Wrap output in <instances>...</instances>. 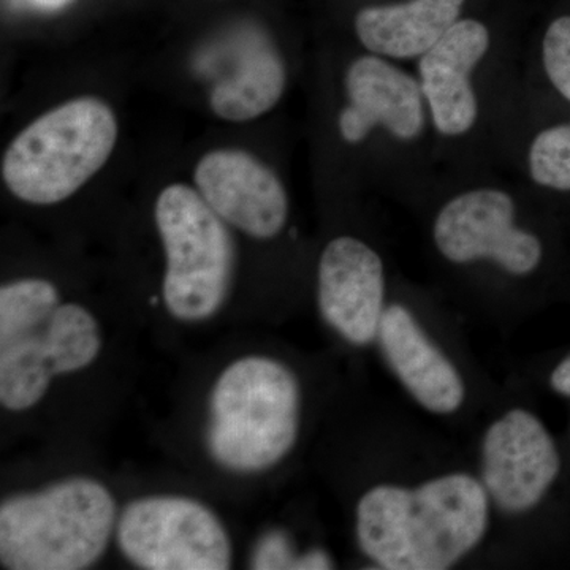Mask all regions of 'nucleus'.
I'll use <instances>...</instances> for the list:
<instances>
[{"label": "nucleus", "mask_w": 570, "mask_h": 570, "mask_svg": "<svg viewBox=\"0 0 570 570\" xmlns=\"http://www.w3.org/2000/svg\"><path fill=\"white\" fill-rule=\"evenodd\" d=\"M489 524L487 490L468 474L417 490L381 485L356 508L363 553L382 569L444 570L474 549Z\"/></svg>", "instance_id": "nucleus-1"}, {"label": "nucleus", "mask_w": 570, "mask_h": 570, "mask_svg": "<svg viewBox=\"0 0 570 570\" xmlns=\"http://www.w3.org/2000/svg\"><path fill=\"white\" fill-rule=\"evenodd\" d=\"M299 407L298 379L283 363L261 355L235 360L209 393V455L236 474L276 466L298 438Z\"/></svg>", "instance_id": "nucleus-2"}, {"label": "nucleus", "mask_w": 570, "mask_h": 570, "mask_svg": "<svg viewBox=\"0 0 570 570\" xmlns=\"http://www.w3.org/2000/svg\"><path fill=\"white\" fill-rule=\"evenodd\" d=\"M104 483L71 478L18 493L0 505V562L11 570H81L104 557L116 531Z\"/></svg>", "instance_id": "nucleus-3"}, {"label": "nucleus", "mask_w": 570, "mask_h": 570, "mask_svg": "<svg viewBox=\"0 0 570 570\" xmlns=\"http://www.w3.org/2000/svg\"><path fill=\"white\" fill-rule=\"evenodd\" d=\"M116 140L118 122L104 100H70L41 115L11 141L3 156V181L26 204H59L99 174Z\"/></svg>", "instance_id": "nucleus-4"}, {"label": "nucleus", "mask_w": 570, "mask_h": 570, "mask_svg": "<svg viewBox=\"0 0 570 570\" xmlns=\"http://www.w3.org/2000/svg\"><path fill=\"white\" fill-rule=\"evenodd\" d=\"M156 224L167 257L163 295L168 313L181 322L213 317L234 276L235 247L227 223L198 190L176 183L157 197Z\"/></svg>", "instance_id": "nucleus-5"}, {"label": "nucleus", "mask_w": 570, "mask_h": 570, "mask_svg": "<svg viewBox=\"0 0 570 570\" xmlns=\"http://www.w3.org/2000/svg\"><path fill=\"white\" fill-rule=\"evenodd\" d=\"M119 550L146 570L232 568L230 535L204 502L176 494L134 499L116 523Z\"/></svg>", "instance_id": "nucleus-6"}, {"label": "nucleus", "mask_w": 570, "mask_h": 570, "mask_svg": "<svg viewBox=\"0 0 570 570\" xmlns=\"http://www.w3.org/2000/svg\"><path fill=\"white\" fill-rule=\"evenodd\" d=\"M100 351L96 317L77 303H61L31 332L0 343V403L28 411L47 395L52 377L85 370Z\"/></svg>", "instance_id": "nucleus-7"}, {"label": "nucleus", "mask_w": 570, "mask_h": 570, "mask_svg": "<svg viewBox=\"0 0 570 570\" xmlns=\"http://www.w3.org/2000/svg\"><path fill=\"white\" fill-rule=\"evenodd\" d=\"M515 216V202L504 190H468L439 212L434 243L453 264L490 258L510 275H528L540 264L542 245L517 227Z\"/></svg>", "instance_id": "nucleus-8"}, {"label": "nucleus", "mask_w": 570, "mask_h": 570, "mask_svg": "<svg viewBox=\"0 0 570 570\" xmlns=\"http://www.w3.org/2000/svg\"><path fill=\"white\" fill-rule=\"evenodd\" d=\"M195 184L225 223L257 239L275 238L288 217V198L272 168L242 149L205 154Z\"/></svg>", "instance_id": "nucleus-9"}, {"label": "nucleus", "mask_w": 570, "mask_h": 570, "mask_svg": "<svg viewBox=\"0 0 570 570\" xmlns=\"http://www.w3.org/2000/svg\"><path fill=\"white\" fill-rule=\"evenodd\" d=\"M549 431L530 412L510 411L483 442V483L499 508L524 512L543 498L560 472Z\"/></svg>", "instance_id": "nucleus-10"}, {"label": "nucleus", "mask_w": 570, "mask_h": 570, "mask_svg": "<svg viewBox=\"0 0 570 570\" xmlns=\"http://www.w3.org/2000/svg\"><path fill=\"white\" fill-rule=\"evenodd\" d=\"M384 295V264L376 250L352 236L326 245L318 262V307L344 340L365 346L377 337Z\"/></svg>", "instance_id": "nucleus-11"}, {"label": "nucleus", "mask_w": 570, "mask_h": 570, "mask_svg": "<svg viewBox=\"0 0 570 570\" xmlns=\"http://www.w3.org/2000/svg\"><path fill=\"white\" fill-rule=\"evenodd\" d=\"M347 107L340 112L341 137L351 145L384 127L397 140H417L425 129V96L417 78L382 56L355 59L346 71Z\"/></svg>", "instance_id": "nucleus-12"}, {"label": "nucleus", "mask_w": 570, "mask_h": 570, "mask_svg": "<svg viewBox=\"0 0 570 570\" xmlns=\"http://www.w3.org/2000/svg\"><path fill=\"white\" fill-rule=\"evenodd\" d=\"M489 48L490 32L483 22L460 20L419 58V81L428 110L444 137H461L478 121V97L471 75Z\"/></svg>", "instance_id": "nucleus-13"}, {"label": "nucleus", "mask_w": 570, "mask_h": 570, "mask_svg": "<svg viewBox=\"0 0 570 570\" xmlns=\"http://www.w3.org/2000/svg\"><path fill=\"white\" fill-rule=\"evenodd\" d=\"M377 340L393 373L428 411L452 414L464 400L459 371L401 305L389 306Z\"/></svg>", "instance_id": "nucleus-14"}, {"label": "nucleus", "mask_w": 570, "mask_h": 570, "mask_svg": "<svg viewBox=\"0 0 570 570\" xmlns=\"http://www.w3.org/2000/svg\"><path fill=\"white\" fill-rule=\"evenodd\" d=\"M466 0H409L360 10L355 32L373 55L387 59L422 58L460 21Z\"/></svg>", "instance_id": "nucleus-15"}, {"label": "nucleus", "mask_w": 570, "mask_h": 570, "mask_svg": "<svg viewBox=\"0 0 570 570\" xmlns=\"http://www.w3.org/2000/svg\"><path fill=\"white\" fill-rule=\"evenodd\" d=\"M236 47L234 67L214 86L209 107L225 121H253L273 110L283 97L285 63L276 45L258 29L243 33Z\"/></svg>", "instance_id": "nucleus-16"}, {"label": "nucleus", "mask_w": 570, "mask_h": 570, "mask_svg": "<svg viewBox=\"0 0 570 570\" xmlns=\"http://www.w3.org/2000/svg\"><path fill=\"white\" fill-rule=\"evenodd\" d=\"M61 305L56 285L39 277H28L0 288V343L31 332Z\"/></svg>", "instance_id": "nucleus-17"}, {"label": "nucleus", "mask_w": 570, "mask_h": 570, "mask_svg": "<svg viewBox=\"0 0 570 570\" xmlns=\"http://www.w3.org/2000/svg\"><path fill=\"white\" fill-rule=\"evenodd\" d=\"M528 163L539 186L570 190V124L542 130L531 142Z\"/></svg>", "instance_id": "nucleus-18"}, {"label": "nucleus", "mask_w": 570, "mask_h": 570, "mask_svg": "<svg viewBox=\"0 0 570 570\" xmlns=\"http://www.w3.org/2000/svg\"><path fill=\"white\" fill-rule=\"evenodd\" d=\"M250 569H333V562L322 550L295 554L294 546L284 531L269 530L255 543L250 554Z\"/></svg>", "instance_id": "nucleus-19"}, {"label": "nucleus", "mask_w": 570, "mask_h": 570, "mask_svg": "<svg viewBox=\"0 0 570 570\" xmlns=\"http://www.w3.org/2000/svg\"><path fill=\"white\" fill-rule=\"evenodd\" d=\"M542 61L551 85L570 102V17L558 18L547 29Z\"/></svg>", "instance_id": "nucleus-20"}, {"label": "nucleus", "mask_w": 570, "mask_h": 570, "mask_svg": "<svg viewBox=\"0 0 570 570\" xmlns=\"http://www.w3.org/2000/svg\"><path fill=\"white\" fill-rule=\"evenodd\" d=\"M551 387L561 395L570 396V355L551 374Z\"/></svg>", "instance_id": "nucleus-21"}, {"label": "nucleus", "mask_w": 570, "mask_h": 570, "mask_svg": "<svg viewBox=\"0 0 570 570\" xmlns=\"http://www.w3.org/2000/svg\"><path fill=\"white\" fill-rule=\"evenodd\" d=\"M22 7L39 11H58L69 6L73 0H17Z\"/></svg>", "instance_id": "nucleus-22"}]
</instances>
